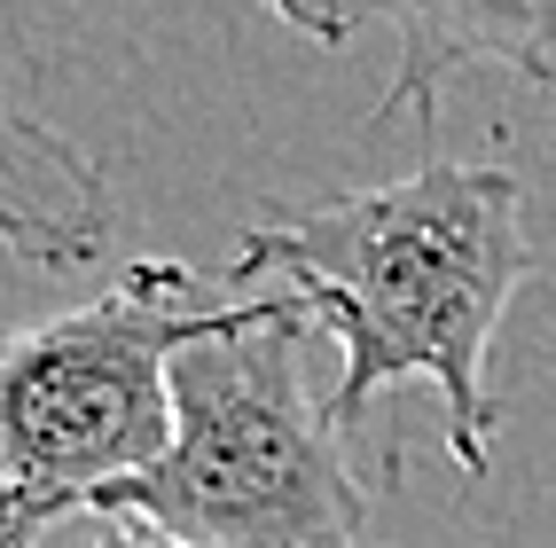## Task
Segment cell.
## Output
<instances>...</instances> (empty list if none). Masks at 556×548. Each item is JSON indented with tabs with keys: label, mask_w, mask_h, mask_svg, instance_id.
<instances>
[{
	"label": "cell",
	"mask_w": 556,
	"mask_h": 548,
	"mask_svg": "<svg viewBox=\"0 0 556 548\" xmlns=\"http://www.w3.org/2000/svg\"><path fill=\"white\" fill-rule=\"evenodd\" d=\"M353 31L384 24L392 31V79L368 118L416 110L431 126V102L455 71L494 63L517 87L556 102V0H345Z\"/></svg>",
	"instance_id": "4"
},
{
	"label": "cell",
	"mask_w": 556,
	"mask_h": 548,
	"mask_svg": "<svg viewBox=\"0 0 556 548\" xmlns=\"http://www.w3.org/2000/svg\"><path fill=\"white\" fill-rule=\"evenodd\" d=\"M267 9H275L290 31L321 40V48H345V40H353V9H345V0H267Z\"/></svg>",
	"instance_id": "6"
},
{
	"label": "cell",
	"mask_w": 556,
	"mask_h": 548,
	"mask_svg": "<svg viewBox=\"0 0 556 548\" xmlns=\"http://www.w3.org/2000/svg\"><path fill=\"white\" fill-rule=\"evenodd\" d=\"M236 282L306 298L338 337L329 416L353 431L377 392L424 377L447 408V462L463 479L494 470V329L533 275L526 189L509 165L424 157L407 180L338 189L314 204L258 212L236 243Z\"/></svg>",
	"instance_id": "1"
},
{
	"label": "cell",
	"mask_w": 556,
	"mask_h": 548,
	"mask_svg": "<svg viewBox=\"0 0 556 548\" xmlns=\"http://www.w3.org/2000/svg\"><path fill=\"white\" fill-rule=\"evenodd\" d=\"M79 525H87V533L71 540V548H189V540H173V533H157V525H141V518H110V509H87Z\"/></svg>",
	"instance_id": "7"
},
{
	"label": "cell",
	"mask_w": 556,
	"mask_h": 548,
	"mask_svg": "<svg viewBox=\"0 0 556 548\" xmlns=\"http://www.w3.org/2000/svg\"><path fill=\"white\" fill-rule=\"evenodd\" d=\"M0 548H31V540H0Z\"/></svg>",
	"instance_id": "8"
},
{
	"label": "cell",
	"mask_w": 556,
	"mask_h": 548,
	"mask_svg": "<svg viewBox=\"0 0 556 548\" xmlns=\"http://www.w3.org/2000/svg\"><path fill=\"white\" fill-rule=\"evenodd\" d=\"M243 298H204L180 259H150L87 306L0 329V540L48 525L157 470L173 447V360L228 329Z\"/></svg>",
	"instance_id": "3"
},
{
	"label": "cell",
	"mask_w": 556,
	"mask_h": 548,
	"mask_svg": "<svg viewBox=\"0 0 556 548\" xmlns=\"http://www.w3.org/2000/svg\"><path fill=\"white\" fill-rule=\"evenodd\" d=\"M314 306L243 290L228 329L173 360V447L94 509L141 518L189 548H361L368 486L345 431L306 384Z\"/></svg>",
	"instance_id": "2"
},
{
	"label": "cell",
	"mask_w": 556,
	"mask_h": 548,
	"mask_svg": "<svg viewBox=\"0 0 556 548\" xmlns=\"http://www.w3.org/2000/svg\"><path fill=\"white\" fill-rule=\"evenodd\" d=\"M110 228H118V196L102 157L48 126L9 87V55H0V251L48 275H79L110 251Z\"/></svg>",
	"instance_id": "5"
}]
</instances>
